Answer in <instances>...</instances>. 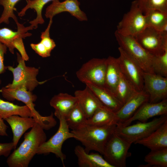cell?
<instances>
[{
	"label": "cell",
	"mask_w": 167,
	"mask_h": 167,
	"mask_svg": "<svg viewBox=\"0 0 167 167\" xmlns=\"http://www.w3.org/2000/svg\"><path fill=\"white\" fill-rule=\"evenodd\" d=\"M44 130L36 123L29 131L25 133L23 141L7 159L9 167H28L38 148L46 141L47 136Z\"/></svg>",
	"instance_id": "obj_1"
},
{
	"label": "cell",
	"mask_w": 167,
	"mask_h": 167,
	"mask_svg": "<svg viewBox=\"0 0 167 167\" xmlns=\"http://www.w3.org/2000/svg\"><path fill=\"white\" fill-rule=\"evenodd\" d=\"M116 126H96L85 124L71 131L74 135V138L84 146L86 152L95 151L103 155L105 144Z\"/></svg>",
	"instance_id": "obj_2"
},
{
	"label": "cell",
	"mask_w": 167,
	"mask_h": 167,
	"mask_svg": "<svg viewBox=\"0 0 167 167\" xmlns=\"http://www.w3.org/2000/svg\"><path fill=\"white\" fill-rule=\"evenodd\" d=\"M0 92L3 97L9 101L16 100L24 103L30 109L32 117L44 130H49L56 125L57 121L54 118L52 113L49 116H43L35 109L34 102L36 100L37 96L32 92L24 88H9L5 87L0 90Z\"/></svg>",
	"instance_id": "obj_3"
},
{
	"label": "cell",
	"mask_w": 167,
	"mask_h": 167,
	"mask_svg": "<svg viewBox=\"0 0 167 167\" xmlns=\"http://www.w3.org/2000/svg\"><path fill=\"white\" fill-rule=\"evenodd\" d=\"M17 60L18 65L16 67L7 66V69L12 72L13 78L12 83L7 84L5 86L6 88H24L32 92L38 85L43 83V82H39L37 79L39 69L26 66L25 61L17 52Z\"/></svg>",
	"instance_id": "obj_4"
},
{
	"label": "cell",
	"mask_w": 167,
	"mask_h": 167,
	"mask_svg": "<svg viewBox=\"0 0 167 167\" xmlns=\"http://www.w3.org/2000/svg\"><path fill=\"white\" fill-rule=\"evenodd\" d=\"M167 120V115L161 116L149 122H138L123 126L116 125L115 133L131 144L148 136Z\"/></svg>",
	"instance_id": "obj_5"
},
{
	"label": "cell",
	"mask_w": 167,
	"mask_h": 167,
	"mask_svg": "<svg viewBox=\"0 0 167 167\" xmlns=\"http://www.w3.org/2000/svg\"><path fill=\"white\" fill-rule=\"evenodd\" d=\"M114 34L119 47L139 64L143 72L153 73L151 64L154 55L145 49L135 37L123 35L116 31Z\"/></svg>",
	"instance_id": "obj_6"
},
{
	"label": "cell",
	"mask_w": 167,
	"mask_h": 167,
	"mask_svg": "<svg viewBox=\"0 0 167 167\" xmlns=\"http://www.w3.org/2000/svg\"><path fill=\"white\" fill-rule=\"evenodd\" d=\"M131 144L114 131L105 144L104 158L113 167H125L131 154L128 151Z\"/></svg>",
	"instance_id": "obj_7"
},
{
	"label": "cell",
	"mask_w": 167,
	"mask_h": 167,
	"mask_svg": "<svg viewBox=\"0 0 167 167\" xmlns=\"http://www.w3.org/2000/svg\"><path fill=\"white\" fill-rule=\"evenodd\" d=\"M147 27L145 16L135 0L131 2L129 11L118 23L116 31L123 35L135 36Z\"/></svg>",
	"instance_id": "obj_8"
},
{
	"label": "cell",
	"mask_w": 167,
	"mask_h": 167,
	"mask_svg": "<svg viewBox=\"0 0 167 167\" xmlns=\"http://www.w3.org/2000/svg\"><path fill=\"white\" fill-rule=\"evenodd\" d=\"M59 126L56 132L48 141H45L38 148L36 154H47L50 153L59 158L65 167L64 161L66 156L62 151L64 142L68 139L74 138L73 134L69 130L65 118H60Z\"/></svg>",
	"instance_id": "obj_9"
},
{
	"label": "cell",
	"mask_w": 167,
	"mask_h": 167,
	"mask_svg": "<svg viewBox=\"0 0 167 167\" xmlns=\"http://www.w3.org/2000/svg\"><path fill=\"white\" fill-rule=\"evenodd\" d=\"M17 31H14L7 28H0V42L5 45L12 54L16 49L25 61L29 60V57L25 49L23 39L31 36L32 34L28 31L33 28L30 26L25 27L19 22L16 23Z\"/></svg>",
	"instance_id": "obj_10"
},
{
	"label": "cell",
	"mask_w": 167,
	"mask_h": 167,
	"mask_svg": "<svg viewBox=\"0 0 167 167\" xmlns=\"http://www.w3.org/2000/svg\"><path fill=\"white\" fill-rule=\"evenodd\" d=\"M105 71L106 58H94L84 63L76 75L85 84L105 86Z\"/></svg>",
	"instance_id": "obj_11"
},
{
	"label": "cell",
	"mask_w": 167,
	"mask_h": 167,
	"mask_svg": "<svg viewBox=\"0 0 167 167\" xmlns=\"http://www.w3.org/2000/svg\"><path fill=\"white\" fill-rule=\"evenodd\" d=\"M142 46L154 55L162 54L167 51V34L147 27L134 36Z\"/></svg>",
	"instance_id": "obj_12"
},
{
	"label": "cell",
	"mask_w": 167,
	"mask_h": 167,
	"mask_svg": "<svg viewBox=\"0 0 167 167\" xmlns=\"http://www.w3.org/2000/svg\"><path fill=\"white\" fill-rule=\"evenodd\" d=\"M118 50L121 72L138 91L143 90V71L139 64L121 48Z\"/></svg>",
	"instance_id": "obj_13"
},
{
	"label": "cell",
	"mask_w": 167,
	"mask_h": 167,
	"mask_svg": "<svg viewBox=\"0 0 167 167\" xmlns=\"http://www.w3.org/2000/svg\"><path fill=\"white\" fill-rule=\"evenodd\" d=\"M144 89L149 96V102L156 103L167 99V77L143 72Z\"/></svg>",
	"instance_id": "obj_14"
},
{
	"label": "cell",
	"mask_w": 167,
	"mask_h": 167,
	"mask_svg": "<svg viewBox=\"0 0 167 167\" xmlns=\"http://www.w3.org/2000/svg\"><path fill=\"white\" fill-rule=\"evenodd\" d=\"M78 0H54L46 8L45 16L47 18L53 19L55 15L63 12H67L80 21H86L88 18L86 14L79 7Z\"/></svg>",
	"instance_id": "obj_15"
},
{
	"label": "cell",
	"mask_w": 167,
	"mask_h": 167,
	"mask_svg": "<svg viewBox=\"0 0 167 167\" xmlns=\"http://www.w3.org/2000/svg\"><path fill=\"white\" fill-rule=\"evenodd\" d=\"M165 115H167V99L157 102H148L144 103L129 119L122 124L117 125L126 126L135 120L146 122L155 116Z\"/></svg>",
	"instance_id": "obj_16"
},
{
	"label": "cell",
	"mask_w": 167,
	"mask_h": 167,
	"mask_svg": "<svg viewBox=\"0 0 167 167\" xmlns=\"http://www.w3.org/2000/svg\"><path fill=\"white\" fill-rule=\"evenodd\" d=\"M149 101V96L145 91L137 92L115 112L116 125L122 124L129 119L142 105Z\"/></svg>",
	"instance_id": "obj_17"
},
{
	"label": "cell",
	"mask_w": 167,
	"mask_h": 167,
	"mask_svg": "<svg viewBox=\"0 0 167 167\" xmlns=\"http://www.w3.org/2000/svg\"><path fill=\"white\" fill-rule=\"evenodd\" d=\"M74 96L88 119L99 108L104 106L96 96L87 86L83 90H76Z\"/></svg>",
	"instance_id": "obj_18"
},
{
	"label": "cell",
	"mask_w": 167,
	"mask_h": 167,
	"mask_svg": "<svg viewBox=\"0 0 167 167\" xmlns=\"http://www.w3.org/2000/svg\"><path fill=\"white\" fill-rule=\"evenodd\" d=\"M4 120L7 122L11 128L13 134L12 142L14 149L16 148L23 134L36 123L32 117H23L18 115L11 116Z\"/></svg>",
	"instance_id": "obj_19"
},
{
	"label": "cell",
	"mask_w": 167,
	"mask_h": 167,
	"mask_svg": "<svg viewBox=\"0 0 167 167\" xmlns=\"http://www.w3.org/2000/svg\"><path fill=\"white\" fill-rule=\"evenodd\" d=\"M77 103L75 96L64 93L54 95L49 102L50 106L54 109V115L58 119L65 118Z\"/></svg>",
	"instance_id": "obj_20"
},
{
	"label": "cell",
	"mask_w": 167,
	"mask_h": 167,
	"mask_svg": "<svg viewBox=\"0 0 167 167\" xmlns=\"http://www.w3.org/2000/svg\"><path fill=\"white\" fill-rule=\"evenodd\" d=\"M151 150L167 148V120L148 136L135 142Z\"/></svg>",
	"instance_id": "obj_21"
},
{
	"label": "cell",
	"mask_w": 167,
	"mask_h": 167,
	"mask_svg": "<svg viewBox=\"0 0 167 167\" xmlns=\"http://www.w3.org/2000/svg\"><path fill=\"white\" fill-rule=\"evenodd\" d=\"M74 151L80 167H113L99 153H88L79 145L75 146Z\"/></svg>",
	"instance_id": "obj_22"
},
{
	"label": "cell",
	"mask_w": 167,
	"mask_h": 167,
	"mask_svg": "<svg viewBox=\"0 0 167 167\" xmlns=\"http://www.w3.org/2000/svg\"><path fill=\"white\" fill-rule=\"evenodd\" d=\"M102 105L113 112H117L123 104L118 99L114 93L105 86L86 84Z\"/></svg>",
	"instance_id": "obj_23"
},
{
	"label": "cell",
	"mask_w": 167,
	"mask_h": 167,
	"mask_svg": "<svg viewBox=\"0 0 167 167\" xmlns=\"http://www.w3.org/2000/svg\"><path fill=\"white\" fill-rule=\"evenodd\" d=\"M121 72L118 58L109 56L106 58L105 87L114 92Z\"/></svg>",
	"instance_id": "obj_24"
},
{
	"label": "cell",
	"mask_w": 167,
	"mask_h": 167,
	"mask_svg": "<svg viewBox=\"0 0 167 167\" xmlns=\"http://www.w3.org/2000/svg\"><path fill=\"white\" fill-rule=\"evenodd\" d=\"M52 22L53 19H50L47 28L41 33L40 41L37 44H30L32 49L43 58L49 57L52 51L56 46L54 41L50 36V29Z\"/></svg>",
	"instance_id": "obj_25"
},
{
	"label": "cell",
	"mask_w": 167,
	"mask_h": 167,
	"mask_svg": "<svg viewBox=\"0 0 167 167\" xmlns=\"http://www.w3.org/2000/svg\"><path fill=\"white\" fill-rule=\"evenodd\" d=\"M115 112L103 106L97 109L87 120L86 124L96 126L116 125Z\"/></svg>",
	"instance_id": "obj_26"
},
{
	"label": "cell",
	"mask_w": 167,
	"mask_h": 167,
	"mask_svg": "<svg viewBox=\"0 0 167 167\" xmlns=\"http://www.w3.org/2000/svg\"><path fill=\"white\" fill-rule=\"evenodd\" d=\"M14 115L32 117V113L29 108L26 105H18L4 101L0 98V117L4 120Z\"/></svg>",
	"instance_id": "obj_27"
},
{
	"label": "cell",
	"mask_w": 167,
	"mask_h": 167,
	"mask_svg": "<svg viewBox=\"0 0 167 167\" xmlns=\"http://www.w3.org/2000/svg\"><path fill=\"white\" fill-rule=\"evenodd\" d=\"M54 0H26L27 5L18 13L19 16L22 17L25 14L29 9H34L36 13V17L29 23L30 26L33 29H36L39 24H42L45 21L42 16V11L44 6L48 3Z\"/></svg>",
	"instance_id": "obj_28"
},
{
	"label": "cell",
	"mask_w": 167,
	"mask_h": 167,
	"mask_svg": "<svg viewBox=\"0 0 167 167\" xmlns=\"http://www.w3.org/2000/svg\"><path fill=\"white\" fill-rule=\"evenodd\" d=\"M138 92L133 85L121 72L114 92L118 99L123 105Z\"/></svg>",
	"instance_id": "obj_29"
},
{
	"label": "cell",
	"mask_w": 167,
	"mask_h": 167,
	"mask_svg": "<svg viewBox=\"0 0 167 167\" xmlns=\"http://www.w3.org/2000/svg\"><path fill=\"white\" fill-rule=\"evenodd\" d=\"M69 128L72 130L78 129L86 124L88 118L78 102L65 118Z\"/></svg>",
	"instance_id": "obj_30"
},
{
	"label": "cell",
	"mask_w": 167,
	"mask_h": 167,
	"mask_svg": "<svg viewBox=\"0 0 167 167\" xmlns=\"http://www.w3.org/2000/svg\"><path fill=\"white\" fill-rule=\"evenodd\" d=\"M144 157L147 165L143 167H167V148L151 150Z\"/></svg>",
	"instance_id": "obj_31"
},
{
	"label": "cell",
	"mask_w": 167,
	"mask_h": 167,
	"mask_svg": "<svg viewBox=\"0 0 167 167\" xmlns=\"http://www.w3.org/2000/svg\"><path fill=\"white\" fill-rule=\"evenodd\" d=\"M144 14L145 16L148 27L160 31L167 23V12L156 10L147 11Z\"/></svg>",
	"instance_id": "obj_32"
},
{
	"label": "cell",
	"mask_w": 167,
	"mask_h": 167,
	"mask_svg": "<svg viewBox=\"0 0 167 167\" xmlns=\"http://www.w3.org/2000/svg\"><path fill=\"white\" fill-rule=\"evenodd\" d=\"M20 0H0V5L3 7V11L0 17V24L3 23L9 24L10 18L13 19L16 24L18 22L17 18L14 14V11L16 10L15 6Z\"/></svg>",
	"instance_id": "obj_33"
},
{
	"label": "cell",
	"mask_w": 167,
	"mask_h": 167,
	"mask_svg": "<svg viewBox=\"0 0 167 167\" xmlns=\"http://www.w3.org/2000/svg\"><path fill=\"white\" fill-rule=\"evenodd\" d=\"M136 0L139 8L143 13L151 10L167 12V0Z\"/></svg>",
	"instance_id": "obj_34"
},
{
	"label": "cell",
	"mask_w": 167,
	"mask_h": 167,
	"mask_svg": "<svg viewBox=\"0 0 167 167\" xmlns=\"http://www.w3.org/2000/svg\"><path fill=\"white\" fill-rule=\"evenodd\" d=\"M151 66L153 73L167 77V51L162 54L154 55Z\"/></svg>",
	"instance_id": "obj_35"
},
{
	"label": "cell",
	"mask_w": 167,
	"mask_h": 167,
	"mask_svg": "<svg viewBox=\"0 0 167 167\" xmlns=\"http://www.w3.org/2000/svg\"><path fill=\"white\" fill-rule=\"evenodd\" d=\"M7 48L5 45L0 42V75L4 73L7 69V66L4 65V55L6 54ZM1 83L0 79V84Z\"/></svg>",
	"instance_id": "obj_36"
},
{
	"label": "cell",
	"mask_w": 167,
	"mask_h": 167,
	"mask_svg": "<svg viewBox=\"0 0 167 167\" xmlns=\"http://www.w3.org/2000/svg\"><path fill=\"white\" fill-rule=\"evenodd\" d=\"M14 145L12 142L8 143H0V156H8L11 151L13 149Z\"/></svg>",
	"instance_id": "obj_37"
},
{
	"label": "cell",
	"mask_w": 167,
	"mask_h": 167,
	"mask_svg": "<svg viewBox=\"0 0 167 167\" xmlns=\"http://www.w3.org/2000/svg\"><path fill=\"white\" fill-rule=\"evenodd\" d=\"M8 128L7 126L4 123L3 119L0 117V135L7 136L6 132Z\"/></svg>",
	"instance_id": "obj_38"
}]
</instances>
